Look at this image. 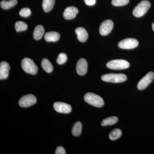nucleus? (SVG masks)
<instances>
[{
	"label": "nucleus",
	"mask_w": 154,
	"mask_h": 154,
	"mask_svg": "<svg viewBox=\"0 0 154 154\" xmlns=\"http://www.w3.org/2000/svg\"><path fill=\"white\" fill-rule=\"evenodd\" d=\"M84 100L89 105L97 107H101L104 105V101L102 97L94 93H88L84 96Z\"/></svg>",
	"instance_id": "f257e3e1"
},
{
	"label": "nucleus",
	"mask_w": 154,
	"mask_h": 154,
	"mask_svg": "<svg viewBox=\"0 0 154 154\" xmlns=\"http://www.w3.org/2000/svg\"><path fill=\"white\" fill-rule=\"evenodd\" d=\"M21 66L23 70L27 73L35 75L38 72V67L33 61L29 58H25L22 59Z\"/></svg>",
	"instance_id": "f03ea898"
},
{
	"label": "nucleus",
	"mask_w": 154,
	"mask_h": 154,
	"mask_svg": "<svg viewBox=\"0 0 154 154\" xmlns=\"http://www.w3.org/2000/svg\"><path fill=\"white\" fill-rule=\"evenodd\" d=\"M101 79L104 82H107L119 83L125 82L127 76L123 74L109 73L103 75Z\"/></svg>",
	"instance_id": "7ed1b4c3"
},
{
	"label": "nucleus",
	"mask_w": 154,
	"mask_h": 154,
	"mask_svg": "<svg viewBox=\"0 0 154 154\" xmlns=\"http://www.w3.org/2000/svg\"><path fill=\"white\" fill-rule=\"evenodd\" d=\"M150 6V3L149 1H142L134 9L133 14L135 17H142L146 14Z\"/></svg>",
	"instance_id": "20e7f679"
},
{
	"label": "nucleus",
	"mask_w": 154,
	"mask_h": 154,
	"mask_svg": "<svg viewBox=\"0 0 154 154\" xmlns=\"http://www.w3.org/2000/svg\"><path fill=\"white\" fill-rule=\"evenodd\" d=\"M130 66L127 61L124 60H114L108 62L106 66L113 70H122L128 68Z\"/></svg>",
	"instance_id": "39448f33"
},
{
	"label": "nucleus",
	"mask_w": 154,
	"mask_h": 154,
	"mask_svg": "<svg viewBox=\"0 0 154 154\" xmlns=\"http://www.w3.org/2000/svg\"><path fill=\"white\" fill-rule=\"evenodd\" d=\"M118 47L122 49H131L135 48L138 45V42L133 38H126L119 42Z\"/></svg>",
	"instance_id": "423d86ee"
},
{
	"label": "nucleus",
	"mask_w": 154,
	"mask_h": 154,
	"mask_svg": "<svg viewBox=\"0 0 154 154\" xmlns=\"http://www.w3.org/2000/svg\"><path fill=\"white\" fill-rule=\"evenodd\" d=\"M154 78V73L152 72H149L138 83L137 89L140 91L144 90L152 83Z\"/></svg>",
	"instance_id": "0eeeda50"
},
{
	"label": "nucleus",
	"mask_w": 154,
	"mask_h": 154,
	"mask_svg": "<svg viewBox=\"0 0 154 154\" xmlns=\"http://www.w3.org/2000/svg\"><path fill=\"white\" fill-rule=\"evenodd\" d=\"M36 102V97L32 94H28L20 99L19 104L21 107H28L34 105Z\"/></svg>",
	"instance_id": "6e6552de"
},
{
	"label": "nucleus",
	"mask_w": 154,
	"mask_h": 154,
	"mask_svg": "<svg viewBox=\"0 0 154 154\" xmlns=\"http://www.w3.org/2000/svg\"><path fill=\"white\" fill-rule=\"evenodd\" d=\"M113 27V21L110 20H105L100 25L99 33L102 36H106L110 33Z\"/></svg>",
	"instance_id": "1a4fd4ad"
},
{
	"label": "nucleus",
	"mask_w": 154,
	"mask_h": 154,
	"mask_svg": "<svg viewBox=\"0 0 154 154\" xmlns=\"http://www.w3.org/2000/svg\"><path fill=\"white\" fill-rule=\"evenodd\" d=\"M54 110L58 113H69L72 110V107L69 104L61 102H56L53 105Z\"/></svg>",
	"instance_id": "9d476101"
},
{
	"label": "nucleus",
	"mask_w": 154,
	"mask_h": 154,
	"mask_svg": "<svg viewBox=\"0 0 154 154\" xmlns=\"http://www.w3.org/2000/svg\"><path fill=\"white\" fill-rule=\"evenodd\" d=\"M88 63L84 58L79 60L76 65V72L78 75H84L88 71Z\"/></svg>",
	"instance_id": "9b49d317"
},
{
	"label": "nucleus",
	"mask_w": 154,
	"mask_h": 154,
	"mask_svg": "<svg viewBox=\"0 0 154 154\" xmlns=\"http://www.w3.org/2000/svg\"><path fill=\"white\" fill-rule=\"evenodd\" d=\"M78 12H79V10L75 7H68L64 11L63 17L67 20H70L76 17Z\"/></svg>",
	"instance_id": "f8f14e48"
},
{
	"label": "nucleus",
	"mask_w": 154,
	"mask_h": 154,
	"mask_svg": "<svg viewBox=\"0 0 154 154\" xmlns=\"http://www.w3.org/2000/svg\"><path fill=\"white\" fill-rule=\"evenodd\" d=\"M10 66L7 62H2L0 63V79H6L9 75Z\"/></svg>",
	"instance_id": "ddd939ff"
},
{
	"label": "nucleus",
	"mask_w": 154,
	"mask_h": 154,
	"mask_svg": "<svg viewBox=\"0 0 154 154\" xmlns=\"http://www.w3.org/2000/svg\"><path fill=\"white\" fill-rule=\"evenodd\" d=\"M76 33L78 40L82 42H85L88 39V32L85 28H77L75 30Z\"/></svg>",
	"instance_id": "4468645a"
},
{
	"label": "nucleus",
	"mask_w": 154,
	"mask_h": 154,
	"mask_svg": "<svg viewBox=\"0 0 154 154\" xmlns=\"http://www.w3.org/2000/svg\"><path fill=\"white\" fill-rule=\"evenodd\" d=\"M45 39L48 42H56L60 38L59 33L55 31H51L45 33L44 36Z\"/></svg>",
	"instance_id": "2eb2a0df"
},
{
	"label": "nucleus",
	"mask_w": 154,
	"mask_h": 154,
	"mask_svg": "<svg viewBox=\"0 0 154 154\" xmlns=\"http://www.w3.org/2000/svg\"><path fill=\"white\" fill-rule=\"evenodd\" d=\"M44 28L41 25H38L36 26L33 33V38L36 40L41 39L44 35Z\"/></svg>",
	"instance_id": "dca6fc26"
},
{
	"label": "nucleus",
	"mask_w": 154,
	"mask_h": 154,
	"mask_svg": "<svg viewBox=\"0 0 154 154\" xmlns=\"http://www.w3.org/2000/svg\"><path fill=\"white\" fill-rule=\"evenodd\" d=\"M55 0H43L42 8L45 12L51 11L55 4Z\"/></svg>",
	"instance_id": "f3484780"
},
{
	"label": "nucleus",
	"mask_w": 154,
	"mask_h": 154,
	"mask_svg": "<svg viewBox=\"0 0 154 154\" xmlns=\"http://www.w3.org/2000/svg\"><path fill=\"white\" fill-rule=\"evenodd\" d=\"M17 4V0H10L9 1H2L1 2V8L4 10H8L16 6Z\"/></svg>",
	"instance_id": "a211bd4d"
},
{
	"label": "nucleus",
	"mask_w": 154,
	"mask_h": 154,
	"mask_svg": "<svg viewBox=\"0 0 154 154\" xmlns=\"http://www.w3.org/2000/svg\"><path fill=\"white\" fill-rule=\"evenodd\" d=\"M42 67L43 69L47 73H51L53 71V66L47 59H43L42 61Z\"/></svg>",
	"instance_id": "6ab92c4d"
},
{
	"label": "nucleus",
	"mask_w": 154,
	"mask_h": 154,
	"mask_svg": "<svg viewBox=\"0 0 154 154\" xmlns=\"http://www.w3.org/2000/svg\"><path fill=\"white\" fill-rule=\"evenodd\" d=\"M118 120V119L116 116H111L104 119L101 122V125L103 126L112 125L116 124Z\"/></svg>",
	"instance_id": "aec40b11"
},
{
	"label": "nucleus",
	"mask_w": 154,
	"mask_h": 154,
	"mask_svg": "<svg viewBox=\"0 0 154 154\" xmlns=\"http://www.w3.org/2000/svg\"><path fill=\"white\" fill-rule=\"evenodd\" d=\"M82 123L80 122H77L74 125L72 128V134L74 136H79L82 133Z\"/></svg>",
	"instance_id": "412c9836"
},
{
	"label": "nucleus",
	"mask_w": 154,
	"mask_h": 154,
	"mask_svg": "<svg viewBox=\"0 0 154 154\" xmlns=\"http://www.w3.org/2000/svg\"><path fill=\"white\" fill-rule=\"evenodd\" d=\"M122 131L119 129H115L112 131L109 134V137L110 140H115L121 137Z\"/></svg>",
	"instance_id": "4be33fe9"
},
{
	"label": "nucleus",
	"mask_w": 154,
	"mask_h": 154,
	"mask_svg": "<svg viewBox=\"0 0 154 154\" xmlns=\"http://www.w3.org/2000/svg\"><path fill=\"white\" fill-rule=\"evenodd\" d=\"M15 28L17 32L25 31L28 28V25L22 21H18L15 23Z\"/></svg>",
	"instance_id": "5701e85b"
},
{
	"label": "nucleus",
	"mask_w": 154,
	"mask_h": 154,
	"mask_svg": "<svg viewBox=\"0 0 154 154\" xmlns=\"http://www.w3.org/2000/svg\"><path fill=\"white\" fill-rule=\"evenodd\" d=\"M129 0H112V5L116 7L123 6L127 5L129 3Z\"/></svg>",
	"instance_id": "b1692460"
},
{
	"label": "nucleus",
	"mask_w": 154,
	"mask_h": 154,
	"mask_svg": "<svg viewBox=\"0 0 154 154\" xmlns=\"http://www.w3.org/2000/svg\"><path fill=\"white\" fill-rule=\"evenodd\" d=\"M67 59V57L66 54L63 53H62L59 54L57 59V62L58 64H63L66 61Z\"/></svg>",
	"instance_id": "393cba45"
},
{
	"label": "nucleus",
	"mask_w": 154,
	"mask_h": 154,
	"mask_svg": "<svg viewBox=\"0 0 154 154\" xmlns=\"http://www.w3.org/2000/svg\"><path fill=\"white\" fill-rule=\"evenodd\" d=\"M31 11L30 9L28 8H24L21 9L19 12V15L20 16L23 17H28L31 14Z\"/></svg>",
	"instance_id": "a878e982"
},
{
	"label": "nucleus",
	"mask_w": 154,
	"mask_h": 154,
	"mask_svg": "<svg viewBox=\"0 0 154 154\" xmlns=\"http://www.w3.org/2000/svg\"><path fill=\"white\" fill-rule=\"evenodd\" d=\"M55 153L56 154H65L66 153L65 149L62 146H60L57 147V148L56 149Z\"/></svg>",
	"instance_id": "bb28decb"
},
{
	"label": "nucleus",
	"mask_w": 154,
	"mask_h": 154,
	"mask_svg": "<svg viewBox=\"0 0 154 154\" xmlns=\"http://www.w3.org/2000/svg\"><path fill=\"white\" fill-rule=\"evenodd\" d=\"M85 3L88 6H93L96 4V0H84Z\"/></svg>",
	"instance_id": "cd10ccee"
},
{
	"label": "nucleus",
	"mask_w": 154,
	"mask_h": 154,
	"mask_svg": "<svg viewBox=\"0 0 154 154\" xmlns=\"http://www.w3.org/2000/svg\"><path fill=\"white\" fill-rule=\"evenodd\" d=\"M152 30L154 31V22L153 23L152 25Z\"/></svg>",
	"instance_id": "c85d7f7f"
}]
</instances>
